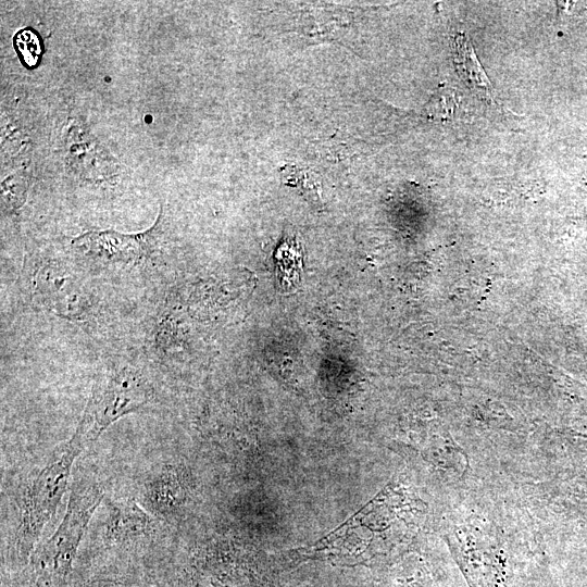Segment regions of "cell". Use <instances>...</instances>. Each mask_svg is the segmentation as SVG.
<instances>
[{
	"label": "cell",
	"instance_id": "5",
	"mask_svg": "<svg viewBox=\"0 0 587 587\" xmlns=\"http://www.w3.org/2000/svg\"><path fill=\"white\" fill-rule=\"evenodd\" d=\"M102 502L107 510L102 538L108 548H135L151 540L161 527V521L136 499L105 495Z\"/></svg>",
	"mask_w": 587,
	"mask_h": 587
},
{
	"label": "cell",
	"instance_id": "4",
	"mask_svg": "<svg viewBox=\"0 0 587 587\" xmlns=\"http://www.w3.org/2000/svg\"><path fill=\"white\" fill-rule=\"evenodd\" d=\"M190 498L188 474L178 463H164L143 479L137 501L155 519L171 524Z\"/></svg>",
	"mask_w": 587,
	"mask_h": 587
},
{
	"label": "cell",
	"instance_id": "7",
	"mask_svg": "<svg viewBox=\"0 0 587 587\" xmlns=\"http://www.w3.org/2000/svg\"><path fill=\"white\" fill-rule=\"evenodd\" d=\"M283 183L297 190L308 202L319 205L322 200V186L319 175L313 171L287 164L279 171Z\"/></svg>",
	"mask_w": 587,
	"mask_h": 587
},
{
	"label": "cell",
	"instance_id": "13",
	"mask_svg": "<svg viewBox=\"0 0 587 587\" xmlns=\"http://www.w3.org/2000/svg\"><path fill=\"white\" fill-rule=\"evenodd\" d=\"M82 587H136V584L126 576L99 574L87 578Z\"/></svg>",
	"mask_w": 587,
	"mask_h": 587
},
{
	"label": "cell",
	"instance_id": "11",
	"mask_svg": "<svg viewBox=\"0 0 587 587\" xmlns=\"http://www.w3.org/2000/svg\"><path fill=\"white\" fill-rule=\"evenodd\" d=\"M277 265L283 272L284 280L289 279L290 273L294 277L299 278L297 271L300 268V252L294 248V243L284 242L277 252Z\"/></svg>",
	"mask_w": 587,
	"mask_h": 587
},
{
	"label": "cell",
	"instance_id": "10",
	"mask_svg": "<svg viewBox=\"0 0 587 587\" xmlns=\"http://www.w3.org/2000/svg\"><path fill=\"white\" fill-rule=\"evenodd\" d=\"M429 102V114L437 118L451 117L453 111L458 107V98L451 89H441L436 93Z\"/></svg>",
	"mask_w": 587,
	"mask_h": 587
},
{
	"label": "cell",
	"instance_id": "2",
	"mask_svg": "<svg viewBox=\"0 0 587 587\" xmlns=\"http://www.w3.org/2000/svg\"><path fill=\"white\" fill-rule=\"evenodd\" d=\"M104 496L95 477L80 475L73 480L66 512L54 533L37 545L22 570L2 571L1 578L8 587H62L72 573L87 526Z\"/></svg>",
	"mask_w": 587,
	"mask_h": 587
},
{
	"label": "cell",
	"instance_id": "3",
	"mask_svg": "<svg viewBox=\"0 0 587 587\" xmlns=\"http://www.w3.org/2000/svg\"><path fill=\"white\" fill-rule=\"evenodd\" d=\"M151 399L152 387L139 371L109 370L95 382L76 430L89 445L112 423L142 409Z\"/></svg>",
	"mask_w": 587,
	"mask_h": 587
},
{
	"label": "cell",
	"instance_id": "1",
	"mask_svg": "<svg viewBox=\"0 0 587 587\" xmlns=\"http://www.w3.org/2000/svg\"><path fill=\"white\" fill-rule=\"evenodd\" d=\"M87 446L85 438L75 430L59 455L18 484L13 496L12 529L3 557V571L17 572L26 565L70 485L75 460Z\"/></svg>",
	"mask_w": 587,
	"mask_h": 587
},
{
	"label": "cell",
	"instance_id": "9",
	"mask_svg": "<svg viewBox=\"0 0 587 587\" xmlns=\"http://www.w3.org/2000/svg\"><path fill=\"white\" fill-rule=\"evenodd\" d=\"M15 46L27 66L37 64L41 54V45L35 32L32 29L20 32L15 37Z\"/></svg>",
	"mask_w": 587,
	"mask_h": 587
},
{
	"label": "cell",
	"instance_id": "8",
	"mask_svg": "<svg viewBox=\"0 0 587 587\" xmlns=\"http://www.w3.org/2000/svg\"><path fill=\"white\" fill-rule=\"evenodd\" d=\"M89 248L109 260H127L138 254V245L128 237L115 234H99L89 242Z\"/></svg>",
	"mask_w": 587,
	"mask_h": 587
},
{
	"label": "cell",
	"instance_id": "6",
	"mask_svg": "<svg viewBox=\"0 0 587 587\" xmlns=\"http://www.w3.org/2000/svg\"><path fill=\"white\" fill-rule=\"evenodd\" d=\"M452 62L469 89L482 101L501 108L490 80L479 63L470 37L457 33L452 38Z\"/></svg>",
	"mask_w": 587,
	"mask_h": 587
},
{
	"label": "cell",
	"instance_id": "12",
	"mask_svg": "<svg viewBox=\"0 0 587 587\" xmlns=\"http://www.w3.org/2000/svg\"><path fill=\"white\" fill-rule=\"evenodd\" d=\"M26 192V185L23 178L17 176H11L2 183V200L11 208L20 207Z\"/></svg>",
	"mask_w": 587,
	"mask_h": 587
}]
</instances>
